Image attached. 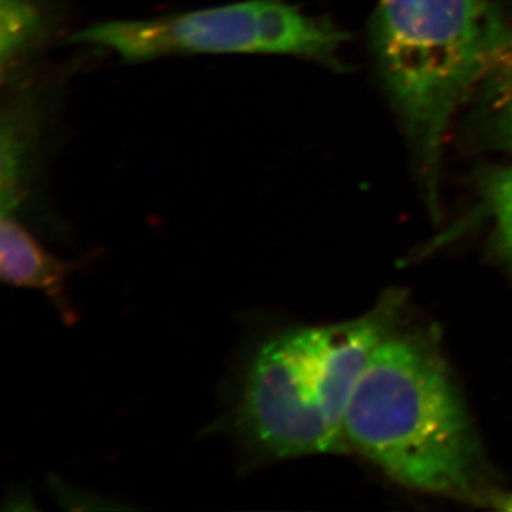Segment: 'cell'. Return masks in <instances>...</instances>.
Here are the masks:
<instances>
[{"instance_id":"1","label":"cell","mask_w":512,"mask_h":512,"mask_svg":"<svg viewBox=\"0 0 512 512\" xmlns=\"http://www.w3.org/2000/svg\"><path fill=\"white\" fill-rule=\"evenodd\" d=\"M346 443L397 483L474 497L476 430L446 365L420 340L389 336L360 377L343 416Z\"/></svg>"},{"instance_id":"2","label":"cell","mask_w":512,"mask_h":512,"mask_svg":"<svg viewBox=\"0 0 512 512\" xmlns=\"http://www.w3.org/2000/svg\"><path fill=\"white\" fill-rule=\"evenodd\" d=\"M372 28L380 76L433 200L451 119L511 30L488 0H379Z\"/></svg>"},{"instance_id":"3","label":"cell","mask_w":512,"mask_h":512,"mask_svg":"<svg viewBox=\"0 0 512 512\" xmlns=\"http://www.w3.org/2000/svg\"><path fill=\"white\" fill-rule=\"evenodd\" d=\"M349 39L345 30L286 0H245L160 18L97 23L73 33L70 42L104 47L127 63L167 56L278 55L333 66Z\"/></svg>"},{"instance_id":"4","label":"cell","mask_w":512,"mask_h":512,"mask_svg":"<svg viewBox=\"0 0 512 512\" xmlns=\"http://www.w3.org/2000/svg\"><path fill=\"white\" fill-rule=\"evenodd\" d=\"M319 342L320 328L291 330L266 340L252 357L235 426L259 457L278 460L348 448L323 407Z\"/></svg>"},{"instance_id":"5","label":"cell","mask_w":512,"mask_h":512,"mask_svg":"<svg viewBox=\"0 0 512 512\" xmlns=\"http://www.w3.org/2000/svg\"><path fill=\"white\" fill-rule=\"evenodd\" d=\"M396 308V303L386 302L362 318L320 328L322 403L330 424L343 439V416L350 396L377 348L392 335Z\"/></svg>"},{"instance_id":"6","label":"cell","mask_w":512,"mask_h":512,"mask_svg":"<svg viewBox=\"0 0 512 512\" xmlns=\"http://www.w3.org/2000/svg\"><path fill=\"white\" fill-rule=\"evenodd\" d=\"M79 264L60 261L13 218L2 215L0 225V274L6 284L46 293L66 323L76 322L67 296L69 276Z\"/></svg>"},{"instance_id":"7","label":"cell","mask_w":512,"mask_h":512,"mask_svg":"<svg viewBox=\"0 0 512 512\" xmlns=\"http://www.w3.org/2000/svg\"><path fill=\"white\" fill-rule=\"evenodd\" d=\"M42 111L33 94L20 93L5 104L0 131L2 215H13L28 190L39 147Z\"/></svg>"},{"instance_id":"8","label":"cell","mask_w":512,"mask_h":512,"mask_svg":"<svg viewBox=\"0 0 512 512\" xmlns=\"http://www.w3.org/2000/svg\"><path fill=\"white\" fill-rule=\"evenodd\" d=\"M471 96L478 137L512 156V30L495 49Z\"/></svg>"},{"instance_id":"9","label":"cell","mask_w":512,"mask_h":512,"mask_svg":"<svg viewBox=\"0 0 512 512\" xmlns=\"http://www.w3.org/2000/svg\"><path fill=\"white\" fill-rule=\"evenodd\" d=\"M55 12L50 0H0V67L3 83L53 33Z\"/></svg>"},{"instance_id":"10","label":"cell","mask_w":512,"mask_h":512,"mask_svg":"<svg viewBox=\"0 0 512 512\" xmlns=\"http://www.w3.org/2000/svg\"><path fill=\"white\" fill-rule=\"evenodd\" d=\"M481 194L494 220L495 251L512 271V164L487 171Z\"/></svg>"},{"instance_id":"11","label":"cell","mask_w":512,"mask_h":512,"mask_svg":"<svg viewBox=\"0 0 512 512\" xmlns=\"http://www.w3.org/2000/svg\"><path fill=\"white\" fill-rule=\"evenodd\" d=\"M487 501L495 510L512 512V493L488 495Z\"/></svg>"}]
</instances>
